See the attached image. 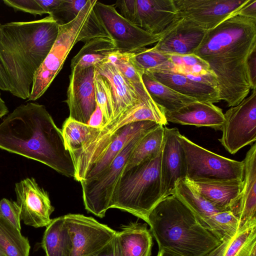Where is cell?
I'll return each mask as SVG.
<instances>
[{"label":"cell","mask_w":256,"mask_h":256,"mask_svg":"<svg viewBox=\"0 0 256 256\" xmlns=\"http://www.w3.org/2000/svg\"><path fill=\"white\" fill-rule=\"evenodd\" d=\"M58 26L48 15L0 26V64L14 96L29 98L36 73L58 37Z\"/></svg>","instance_id":"3957f363"},{"label":"cell","mask_w":256,"mask_h":256,"mask_svg":"<svg viewBox=\"0 0 256 256\" xmlns=\"http://www.w3.org/2000/svg\"><path fill=\"white\" fill-rule=\"evenodd\" d=\"M0 90L8 91L9 84L6 73L0 64Z\"/></svg>","instance_id":"f6af8a7d"},{"label":"cell","mask_w":256,"mask_h":256,"mask_svg":"<svg viewBox=\"0 0 256 256\" xmlns=\"http://www.w3.org/2000/svg\"><path fill=\"white\" fill-rule=\"evenodd\" d=\"M108 82L114 100L113 120L145 100L136 88L122 76L116 67L107 60L94 66Z\"/></svg>","instance_id":"7402d4cb"},{"label":"cell","mask_w":256,"mask_h":256,"mask_svg":"<svg viewBox=\"0 0 256 256\" xmlns=\"http://www.w3.org/2000/svg\"><path fill=\"white\" fill-rule=\"evenodd\" d=\"M236 14L246 17L256 18V0H249Z\"/></svg>","instance_id":"b9f144b4"},{"label":"cell","mask_w":256,"mask_h":256,"mask_svg":"<svg viewBox=\"0 0 256 256\" xmlns=\"http://www.w3.org/2000/svg\"><path fill=\"white\" fill-rule=\"evenodd\" d=\"M157 256H184L174 251L164 248L158 249Z\"/></svg>","instance_id":"bcb514c9"},{"label":"cell","mask_w":256,"mask_h":256,"mask_svg":"<svg viewBox=\"0 0 256 256\" xmlns=\"http://www.w3.org/2000/svg\"><path fill=\"white\" fill-rule=\"evenodd\" d=\"M142 80L148 94L164 114L196 101L177 92L146 74H142Z\"/></svg>","instance_id":"f546056e"},{"label":"cell","mask_w":256,"mask_h":256,"mask_svg":"<svg viewBox=\"0 0 256 256\" xmlns=\"http://www.w3.org/2000/svg\"><path fill=\"white\" fill-rule=\"evenodd\" d=\"M167 122L222 130L224 115L214 104L194 101L178 110L164 114Z\"/></svg>","instance_id":"cb8c5ba5"},{"label":"cell","mask_w":256,"mask_h":256,"mask_svg":"<svg viewBox=\"0 0 256 256\" xmlns=\"http://www.w3.org/2000/svg\"><path fill=\"white\" fill-rule=\"evenodd\" d=\"M206 31L178 16L166 29L162 38L152 48L167 54H194Z\"/></svg>","instance_id":"ffe728a7"},{"label":"cell","mask_w":256,"mask_h":256,"mask_svg":"<svg viewBox=\"0 0 256 256\" xmlns=\"http://www.w3.org/2000/svg\"><path fill=\"white\" fill-rule=\"evenodd\" d=\"M95 68L71 70L66 102L69 110L68 118L88 124L96 110L94 76Z\"/></svg>","instance_id":"9a60e30c"},{"label":"cell","mask_w":256,"mask_h":256,"mask_svg":"<svg viewBox=\"0 0 256 256\" xmlns=\"http://www.w3.org/2000/svg\"><path fill=\"white\" fill-rule=\"evenodd\" d=\"M40 246L46 256H71L72 240L64 216L52 219L46 226Z\"/></svg>","instance_id":"83f0119b"},{"label":"cell","mask_w":256,"mask_h":256,"mask_svg":"<svg viewBox=\"0 0 256 256\" xmlns=\"http://www.w3.org/2000/svg\"><path fill=\"white\" fill-rule=\"evenodd\" d=\"M116 50L115 42L111 38L106 36L94 38L84 43L72 58L71 70L94 66L106 60L109 56Z\"/></svg>","instance_id":"f1b7e54d"},{"label":"cell","mask_w":256,"mask_h":256,"mask_svg":"<svg viewBox=\"0 0 256 256\" xmlns=\"http://www.w3.org/2000/svg\"><path fill=\"white\" fill-rule=\"evenodd\" d=\"M100 130V128L68 118L64 121L62 130L66 149L70 152L80 148L92 139Z\"/></svg>","instance_id":"d6a6232c"},{"label":"cell","mask_w":256,"mask_h":256,"mask_svg":"<svg viewBox=\"0 0 256 256\" xmlns=\"http://www.w3.org/2000/svg\"><path fill=\"white\" fill-rule=\"evenodd\" d=\"M92 256H122L117 236Z\"/></svg>","instance_id":"60d3db41"},{"label":"cell","mask_w":256,"mask_h":256,"mask_svg":"<svg viewBox=\"0 0 256 256\" xmlns=\"http://www.w3.org/2000/svg\"><path fill=\"white\" fill-rule=\"evenodd\" d=\"M0 216L21 230L20 208L16 202L3 198L0 200Z\"/></svg>","instance_id":"f35d334b"},{"label":"cell","mask_w":256,"mask_h":256,"mask_svg":"<svg viewBox=\"0 0 256 256\" xmlns=\"http://www.w3.org/2000/svg\"><path fill=\"white\" fill-rule=\"evenodd\" d=\"M147 224L132 222L117 232L122 256H150L153 242Z\"/></svg>","instance_id":"484cf974"},{"label":"cell","mask_w":256,"mask_h":256,"mask_svg":"<svg viewBox=\"0 0 256 256\" xmlns=\"http://www.w3.org/2000/svg\"><path fill=\"white\" fill-rule=\"evenodd\" d=\"M148 224L158 249L184 256H204L221 242L174 194L160 200L152 209Z\"/></svg>","instance_id":"277c9868"},{"label":"cell","mask_w":256,"mask_h":256,"mask_svg":"<svg viewBox=\"0 0 256 256\" xmlns=\"http://www.w3.org/2000/svg\"><path fill=\"white\" fill-rule=\"evenodd\" d=\"M1 24H0V26H1Z\"/></svg>","instance_id":"681fc988"},{"label":"cell","mask_w":256,"mask_h":256,"mask_svg":"<svg viewBox=\"0 0 256 256\" xmlns=\"http://www.w3.org/2000/svg\"><path fill=\"white\" fill-rule=\"evenodd\" d=\"M144 120L154 122L163 126L168 123L162 111L152 100L134 106L100 128L90 141L69 152L75 170L74 178L80 182L84 180L87 170L112 142L120 128L130 123Z\"/></svg>","instance_id":"52a82bcc"},{"label":"cell","mask_w":256,"mask_h":256,"mask_svg":"<svg viewBox=\"0 0 256 256\" xmlns=\"http://www.w3.org/2000/svg\"><path fill=\"white\" fill-rule=\"evenodd\" d=\"M8 112V110L5 102L1 97L0 92V118L6 115Z\"/></svg>","instance_id":"7dc6e473"},{"label":"cell","mask_w":256,"mask_h":256,"mask_svg":"<svg viewBox=\"0 0 256 256\" xmlns=\"http://www.w3.org/2000/svg\"><path fill=\"white\" fill-rule=\"evenodd\" d=\"M180 134L178 128L165 126L160 171L162 200L174 194L176 184L186 176L184 154L178 139Z\"/></svg>","instance_id":"d6986e66"},{"label":"cell","mask_w":256,"mask_h":256,"mask_svg":"<svg viewBox=\"0 0 256 256\" xmlns=\"http://www.w3.org/2000/svg\"><path fill=\"white\" fill-rule=\"evenodd\" d=\"M236 12L207 30L194 53L208 65L216 78L220 100L231 107L252 89L248 61L256 50V18Z\"/></svg>","instance_id":"6da1fadb"},{"label":"cell","mask_w":256,"mask_h":256,"mask_svg":"<svg viewBox=\"0 0 256 256\" xmlns=\"http://www.w3.org/2000/svg\"><path fill=\"white\" fill-rule=\"evenodd\" d=\"M94 84L96 102L102 114L104 126L113 119L114 100L112 92L106 79L96 70Z\"/></svg>","instance_id":"e575fe53"},{"label":"cell","mask_w":256,"mask_h":256,"mask_svg":"<svg viewBox=\"0 0 256 256\" xmlns=\"http://www.w3.org/2000/svg\"><path fill=\"white\" fill-rule=\"evenodd\" d=\"M244 162L243 188L233 210L239 227L256 224V143L246 154Z\"/></svg>","instance_id":"603a6c76"},{"label":"cell","mask_w":256,"mask_h":256,"mask_svg":"<svg viewBox=\"0 0 256 256\" xmlns=\"http://www.w3.org/2000/svg\"><path fill=\"white\" fill-rule=\"evenodd\" d=\"M144 135L138 136L132 140L118 154L110 165L101 172L90 179L80 182L84 204L88 212L102 218L105 216L107 210L110 208L115 188L128 158L134 148Z\"/></svg>","instance_id":"9c48e42d"},{"label":"cell","mask_w":256,"mask_h":256,"mask_svg":"<svg viewBox=\"0 0 256 256\" xmlns=\"http://www.w3.org/2000/svg\"><path fill=\"white\" fill-rule=\"evenodd\" d=\"M184 150L186 176L190 181H242L243 161L228 158L192 142L184 135L178 136Z\"/></svg>","instance_id":"ba28073f"},{"label":"cell","mask_w":256,"mask_h":256,"mask_svg":"<svg viewBox=\"0 0 256 256\" xmlns=\"http://www.w3.org/2000/svg\"><path fill=\"white\" fill-rule=\"evenodd\" d=\"M88 0H62L51 16L58 25L70 22L86 6Z\"/></svg>","instance_id":"74e56055"},{"label":"cell","mask_w":256,"mask_h":256,"mask_svg":"<svg viewBox=\"0 0 256 256\" xmlns=\"http://www.w3.org/2000/svg\"><path fill=\"white\" fill-rule=\"evenodd\" d=\"M204 256H256V224L238 228Z\"/></svg>","instance_id":"4316f807"},{"label":"cell","mask_w":256,"mask_h":256,"mask_svg":"<svg viewBox=\"0 0 256 256\" xmlns=\"http://www.w3.org/2000/svg\"><path fill=\"white\" fill-rule=\"evenodd\" d=\"M0 148L22 156L74 178L75 170L62 130L44 105L16 107L0 124Z\"/></svg>","instance_id":"7a4b0ae2"},{"label":"cell","mask_w":256,"mask_h":256,"mask_svg":"<svg viewBox=\"0 0 256 256\" xmlns=\"http://www.w3.org/2000/svg\"><path fill=\"white\" fill-rule=\"evenodd\" d=\"M159 124L154 122L144 120L130 123L122 127L108 146L87 170L83 180L90 179L106 168L132 140L146 134Z\"/></svg>","instance_id":"44dd1931"},{"label":"cell","mask_w":256,"mask_h":256,"mask_svg":"<svg viewBox=\"0 0 256 256\" xmlns=\"http://www.w3.org/2000/svg\"><path fill=\"white\" fill-rule=\"evenodd\" d=\"M88 124L100 128H102L104 125L102 114L97 104L96 110L92 116Z\"/></svg>","instance_id":"ee69618b"},{"label":"cell","mask_w":256,"mask_h":256,"mask_svg":"<svg viewBox=\"0 0 256 256\" xmlns=\"http://www.w3.org/2000/svg\"><path fill=\"white\" fill-rule=\"evenodd\" d=\"M169 61L179 66L182 74L198 76L212 73L208 65L194 54H169Z\"/></svg>","instance_id":"8d00e7d4"},{"label":"cell","mask_w":256,"mask_h":256,"mask_svg":"<svg viewBox=\"0 0 256 256\" xmlns=\"http://www.w3.org/2000/svg\"><path fill=\"white\" fill-rule=\"evenodd\" d=\"M96 0H88L77 16L66 24L59 25L58 37L49 53L36 71L28 100L34 101L46 91L62 70L74 46L100 36L110 38L96 16Z\"/></svg>","instance_id":"5b68a950"},{"label":"cell","mask_w":256,"mask_h":256,"mask_svg":"<svg viewBox=\"0 0 256 256\" xmlns=\"http://www.w3.org/2000/svg\"><path fill=\"white\" fill-rule=\"evenodd\" d=\"M120 14L148 33H162L178 18L173 0H123L114 4Z\"/></svg>","instance_id":"7c38bea8"},{"label":"cell","mask_w":256,"mask_h":256,"mask_svg":"<svg viewBox=\"0 0 256 256\" xmlns=\"http://www.w3.org/2000/svg\"><path fill=\"white\" fill-rule=\"evenodd\" d=\"M249 0H173L178 17L206 30L236 14Z\"/></svg>","instance_id":"5bb4252c"},{"label":"cell","mask_w":256,"mask_h":256,"mask_svg":"<svg viewBox=\"0 0 256 256\" xmlns=\"http://www.w3.org/2000/svg\"><path fill=\"white\" fill-rule=\"evenodd\" d=\"M146 74L177 92L196 101L211 104L220 101L218 82L212 73L196 76L162 71Z\"/></svg>","instance_id":"ac0fdd59"},{"label":"cell","mask_w":256,"mask_h":256,"mask_svg":"<svg viewBox=\"0 0 256 256\" xmlns=\"http://www.w3.org/2000/svg\"><path fill=\"white\" fill-rule=\"evenodd\" d=\"M107 60L116 67L124 78L136 88L145 100H152L142 82V74L132 60L131 53H124L116 50L109 56Z\"/></svg>","instance_id":"836d02e7"},{"label":"cell","mask_w":256,"mask_h":256,"mask_svg":"<svg viewBox=\"0 0 256 256\" xmlns=\"http://www.w3.org/2000/svg\"><path fill=\"white\" fill-rule=\"evenodd\" d=\"M184 180L204 199L222 211L233 212L243 188L242 181Z\"/></svg>","instance_id":"d4e9b609"},{"label":"cell","mask_w":256,"mask_h":256,"mask_svg":"<svg viewBox=\"0 0 256 256\" xmlns=\"http://www.w3.org/2000/svg\"><path fill=\"white\" fill-rule=\"evenodd\" d=\"M94 10L114 42L117 50L121 52L134 53L148 46L156 44L165 32L157 34L147 32L122 16L114 4H106L96 0Z\"/></svg>","instance_id":"30bf717a"},{"label":"cell","mask_w":256,"mask_h":256,"mask_svg":"<svg viewBox=\"0 0 256 256\" xmlns=\"http://www.w3.org/2000/svg\"><path fill=\"white\" fill-rule=\"evenodd\" d=\"M238 105L224 114L222 136L218 140L234 154L256 140V88Z\"/></svg>","instance_id":"8fae6325"},{"label":"cell","mask_w":256,"mask_h":256,"mask_svg":"<svg viewBox=\"0 0 256 256\" xmlns=\"http://www.w3.org/2000/svg\"><path fill=\"white\" fill-rule=\"evenodd\" d=\"M4 3L12 7L15 11L30 13L35 16L46 14L37 0H4Z\"/></svg>","instance_id":"ab89813d"},{"label":"cell","mask_w":256,"mask_h":256,"mask_svg":"<svg viewBox=\"0 0 256 256\" xmlns=\"http://www.w3.org/2000/svg\"><path fill=\"white\" fill-rule=\"evenodd\" d=\"M252 90L256 88V50L250 56L248 61Z\"/></svg>","instance_id":"7bdbcfd3"},{"label":"cell","mask_w":256,"mask_h":256,"mask_svg":"<svg viewBox=\"0 0 256 256\" xmlns=\"http://www.w3.org/2000/svg\"><path fill=\"white\" fill-rule=\"evenodd\" d=\"M30 248L28 238L0 216V250L5 256H29Z\"/></svg>","instance_id":"1f68e13d"},{"label":"cell","mask_w":256,"mask_h":256,"mask_svg":"<svg viewBox=\"0 0 256 256\" xmlns=\"http://www.w3.org/2000/svg\"><path fill=\"white\" fill-rule=\"evenodd\" d=\"M165 126L159 124L145 134L132 152L124 170L156 156L162 150Z\"/></svg>","instance_id":"4dcf8cb0"},{"label":"cell","mask_w":256,"mask_h":256,"mask_svg":"<svg viewBox=\"0 0 256 256\" xmlns=\"http://www.w3.org/2000/svg\"><path fill=\"white\" fill-rule=\"evenodd\" d=\"M162 151L156 156L123 171L115 188L110 208L128 212L148 224L149 214L162 200Z\"/></svg>","instance_id":"8992f818"},{"label":"cell","mask_w":256,"mask_h":256,"mask_svg":"<svg viewBox=\"0 0 256 256\" xmlns=\"http://www.w3.org/2000/svg\"><path fill=\"white\" fill-rule=\"evenodd\" d=\"M0 256H5V255L3 254L2 251L0 250Z\"/></svg>","instance_id":"c3c4849f"},{"label":"cell","mask_w":256,"mask_h":256,"mask_svg":"<svg viewBox=\"0 0 256 256\" xmlns=\"http://www.w3.org/2000/svg\"><path fill=\"white\" fill-rule=\"evenodd\" d=\"M169 56V54L159 52L153 48H144L136 52L131 53L134 64L142 74L167 62Z\"/></svg>","instance_id":"d590c367"},{"label":"cell","mask_w":256,"mask_h":256,"mask_svg":"<svg viewBox=\"0 0 256 256\" xmlns=\"http://www.w3.org/2000/svg\"><path fill=\"white\" fill-rule=\"evenodd\" d=\"M14 190L24 223L35 228L47 226L54 210L48 192L40 188L33 178L16 183Z\"/></svg>","instance_id":"2e32d148"},{"label":"cell","mask_w":256,"mask_h":256,"mask_svg":"<svg viewBox=\"0 0 256 256\" xmlns=\"http://www.w3.org/2000/svg\"><path fill=\"white\" fill-rule=\"evenodd\" d=\"M71 236V256H92L108 243L117 232L90 216L68 214L64 216Z\"/></svg>","instance_id":"4fadbf2b"},{"label":"cell","mask_w":256,"mask_h":256,"mask_svg":"<svg viewBox=\"0 0 256 256\" xmlns=\"http://www.w3.org/2000/svg\"><path fill=\"white\" fill-rule=\"evenodd\" d=\"M174 194L192 212L206 229L220 240L226 236L230 226V218L228 212L216 208L184 180L178 182Z\"/></svg>","instance_id":"e0dca14e"}]
</instances>
